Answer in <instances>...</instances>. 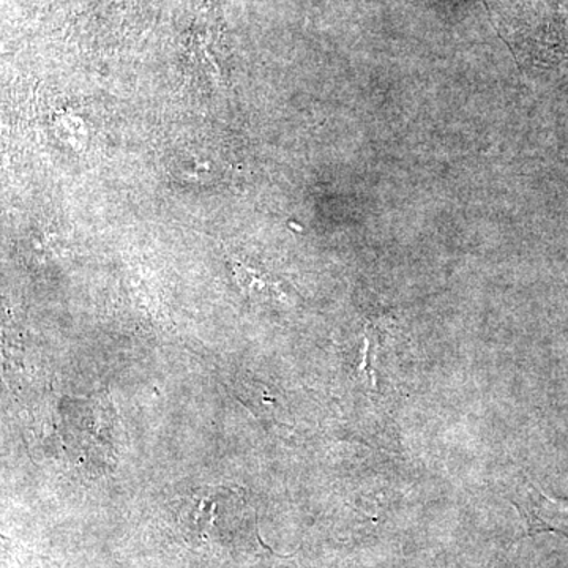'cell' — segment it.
Instances as JSON below:
<instances>
[{"label": "cell", "instance_id": "obj_1", "mask_svg": "<svg viewBox=\"0 0 568 568\" xmlns=\"http://www.w3.org/2000/svg\"><path fill=\"white\" fill-rule=\"evenodd\" d=\"M515 507L525 518L530 536L552 532L568 537V503L551 499L525 481L514 497Z\"/></svg>", "mask_w": 568, "mask_h": 568}]
</instances>
